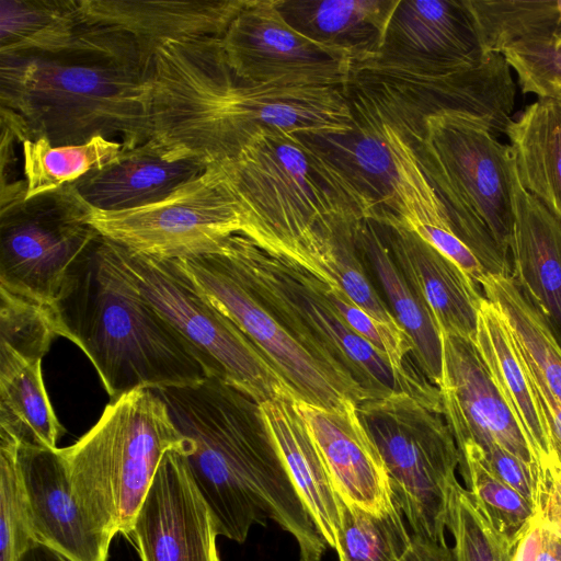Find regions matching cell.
Segmentation results:
<instances>
[{
    "mask_svg": "<svg viewBox=\"0 0 561 561\" xmlns=\"http://www.w3.org/2000/svg\"><path fill=\"white\" fill-rule=\"evenodd\" d=\"M146 73L149 140L209 164L231 160L263 130L341 135L352 129L343 90L244 80L229 65L220 37L168 43L154 50Z\"/></svg>",
    "mask_w": 561,
    "mask_h": 561,
    "instance_id": "1",
    "label": "cell"
},
{
    "mask_svg": "<svg viewBox=\"0 0 561 561\" xmlns=\"http://www.w3.org/2000/svg\"><path fill=\"white\" fill-rule=\"evenodd\" d=\"M153 391L184 438L183 454L219 536L242 543L253 525L271 519L296 540L300 561H320L328 545L277 451L260 403L216 377Z\"/></svg>",
    "mask_w": 561,
    "mask_h": 561,
    "instance_id": "2",
    "label": "cell"
},
{
    "mask_svg": "<svg viewBox=\"0 0 561 561\" xmlns=\"http://www.w3.org/2000/svg\"><path fill=\"white\" fill-rule=\"evenodd\" d=\"M54 316L57 335L85 354L111 400L208 377L191 345L138 291L102 236L70 270Z\"/></svg>",
    "mask_w": 561,
    "mask_h": 561,
    "instance_id": "3",
    "label": "cell"
},
{
    "mask_svg": "<svg viewBox=\"0 0 561 561\" xmlns=\"http://www.w3.org/2000/svg\"><path fill=\"white\" fill-rule=\"evenodd\" d=\"M146 71L1 53V107L21 118L27 139L64 146L101 136L131 150L151 137Z\"/></svg>",
    "mask_w": 561,
    "mask_h": 561,
    "instance_id": "4",
    "label": "cell"
},
{
    "mask_svg": "<svg viewBox=\"0 0 561 561\" xmlns=\"http://www.w3.org/2000/svg\"><path fill=\"white\" fill-rule=\"evenodd\" d=\"M219 164L244 219L242 234L263 249L285 253L318 231L366 219L355 188L305 136L263 130Z\"/></svg>",
    "mask_w": 561,
    "mask_h": 561,
    "instance_id": "5",
    "label": "cell"
},
{
    "mask_svg": "<svg viewBox=\"0 0 561 561\" xmlns=\"http://www.w3.org/2000/svg\"><path fill=\"white\" fill-rule=\"evenodd\" d=\"M405 136L454 233L491 276H512L513 157L482 119L437 111L417 122L387 116ZM386 117V118H387Z\"/></svg>",
    "mask_w": 561,
    "mask_h": 561,
    "instance_id": "6",
    "label": "cell"
},
{
    "mask_svg": "<svg viewBox=\"0 0 561 561\" xmlns=\"http://www.w3.org/2000/svg\"><path fill=\"white\" fill-rule=\"evenodd\" d=\"M184 450V438L165 402L136 389L104 408L72 445L58 448L71 492L89 524L112 540L129 538L163 456Z\"/></svg>",
    "mask_w": 561,
    "mask_h": 561,
    "instance_id": "7",
    "label": "cell"
},
{
    "mask_svg": "<svg viewBox=\"0 0 561 561\" xmlns=\"http://www.w3.org/2000/svg\"><path fill=\"white\" fill-rule=\"evenodd\" d=\"M252 294L314 355L371 399L402 391L388 359L354 332L329 300L323 277L236 233L218 250Z\"/></svg>",
    "mask_w": 561,
    "mask_h": 561,
    "instance_id": "8",
    "label": "cell"
},
{
    "mask_svg": "<svg viewBox=\"0 0 561 561\" xmlns=\"http://www.w3.org/2000/svg\"><path fill=\"white\" fill-rule=\"evenodd\" d=\"M413 531L446 543L459 450L444 413L402 391L356 404Z\"/></svg>",
    "mask_w": 561,
    "mask_h": 561,
    "instance_id": "9",
    "label": "cell"
},
{
    "mask_svg": "<svg viewBox=\"0 0 561 561\" xmlns=\"http://www.w3.org/2000/svg\"><path fill=\"white\" fill-rule=\"evenodd\" d=\"M112 244L138 291L186 340L208 377L226 381L257 403L294 393L254 343L201 297L171 261L142 256Z\"/></svg>",
    "mask_w": 561,
    "mask_h": 561,
    "instance_id": "10",
    "label": "cell"
},
{
    "mask_svg": "<svg viewBox=\"0 0 561 561\" xmlns=\"http://www.w3.org/2000/svg\"><path fill=\"white\" fill-rule=\"evenodd\" d=\"M72 183L1 203L0 289L54 309L72 266L101 237Z\"/></svg>",
    "mask_w": 561,
    "mask_h": 561,
    "instance_id": "11",
    "label": "cell"
},
{
    "mask_svg": "<svg viewBox=\"0 0 561 561\" xmlns=\"http://www.w3.org/2000/svg\"><path fill=\"white\" fill-rule=\"evenodd\" d=\"M183 279L262 352L298 401L328 410L370 400L356 382L309 351L240 280L219 251L171 261Z\"/></svg>",
    "mask_w": 561,
    "mask_h": 561,
    "instance_id": "12",
    "label": "cell"
},
{
    "mask_svg": "<svg viewBox=\"0 0 561 561\" xmlns=\"http://www.w3.org/2000/svg\"><path fill=\"white\" fill-rule=\"evenodd\" d=\"M89 220L103 238L160 261L215 252L244 230L240 206L219 163L157 203L119 211L91 208Z\"/></svg>",
    "mask_w": 561,
    "mask_h": 561,
    "instance_id": "13",
    "label": "cell"
},
{
    "mask_svg": "<svg viewBox=\"0 0 561 561\" xmlns=\"http://www.w3.org/2000/svg\"><path fill=\"white\" fill-rule=\"evenodd\" d=\"M229 65L253 83L328 87L346 92L355 65L293 28L276 0H248L220 37Z\"/></svg>",
    "mask_w": 561,
    "mask_h": 561,
    "instance_id": "14",
    "label": "cell"
},
{
    "mask_svg": "<svg viewBox=\"0 0 561 561\" xmlns=\"http://www.w3.org/2000/svg\"><path fill=\"white\" fill-rule=\"evenodd\" d=\"M486 55L463 0H400L379 57L354 72L435 78L472 68Z\"/></svg>",
    "mask_w": 561,
    "mask_h": 561,
    "instance_id": "15",
    "label": "cell"
},
{
    "mask_svg": "<svg viewBox=\"0 0 561 561\" xmlns=\"http://www.w3.org/2000/svg\"><path fill=\"white\" fill-rule=\"evenodd\" d=\"M0 53L147 70L129 35L88 20L78 0H1Z\"/></svg>",
    "mask_w": 561,
    "mask_h": 561,
    "instance_id": "16",
    "label": "cell"
},
{
    "mask_svg": "<svg viewBox=\"0 0 561 561\" xmlns=\"http://www.w3.org/2000/svg\"><path fill=\"white\" fill-rule=\"evenodd\" d=\"M215 516L182 450L162 458L129 539L141 561H220Z\"/></svg>",
    "mask_w": 561,
    "mask_h": 561,
    "instance_id": "17",
    "label": "cell"
},
{
    "mask_svg": "<svg viewBox=\"0 0 561 561\" xmlns=\"http://www.w3.org/2000/svg\"><path fill=\"white\" fill-rule=\"evenodd\" d=\"M443 375L438 386L446 422L457 446L493 439L537 470L540 463L500 391L476 341L442 332Z\"/></svg>",
    "mask_w": 561,
    "mask_h": 561,
    "instance_id": "18",
    "label": "cell"
},
{
    "mask_svg": "<svg viewBox=\"0 0 561 561\" xmlns=\"http://www.w3.org/2000/svg\"><path fill=\"white\" fill-rule=\"evenodd\" d=\"M297 407L339 497L374 514L392 508L388 472L356 403L346 400L341 408L328 410L297 400Z\"/></svg>",
    "mask_w": 561,
    "mask_h": 561,
    "instance_id": "19",
    "label": "cell"
},
{
    "mask_svg": "<svg viewBox=\"0 0 561 561\" xmlns=\"http://www.w3.org/2000/svg\"><path fill=\"white\" fill-rule=\"evenodd\" d=\"M18 459L36 541L67 561H107L112 540L84 517L58 448L20 443Z\"/></svg>",
    "mask_w": 561,
    "mask_h": 561,
    "instance_id": "20",
    "label": "cell"
},
{
    "mask_svg": "<svg viewBox=\"0 0 561 561\" xmlns=\"http://www.w3.org/2000/svg\"><path fill=\"white\" fill-rule=\"evenodd\" d=\"M247 2L78 0V5L88 20L133 37L149 61L168 43L221 37Z\"/></svg>",
    "mask_w": 561,
    "mask_h": 561,
    "instance_id": "21",
    "label": "cell"
},
{
    "mask_svg": "<svg viewBox=\"0 0 561 561\" xmlns=\"http://www.w3.org/2000/svg\"><path fill=\"white\" fill-rule=\"evenodd\" d=\"M209 163L148 140L72 183L93 209L119 211L157 203L203 173Z\"/></svg>",
    "mask_w": 561,
    "mask_h": 561,
    "instance_id": "22",
    "label": "cell"
},
{
    "mask_svg": "<svg viewBox=\"0 0 561 561\" xmlns=\"http://www.w3.org/2000/svg\"><path fill=\"white\" fill-rule=\"evenodd\" d=\"M512 277L561 347V222L511 174Z\"/></svg>",
    "mask_w": 561,
    "mask_h": 561,
    "instance_id": "23",
    "label": "cell"
},
{
    "mask_svg": "<svg viewBox=\"0 0 561 561\" xmlns=\"http://www.w3.org/2000/svg\"><path fill=\"white\" fill-rule=\"evenodd\" d=\"M380 225L394 262L432 311L440 332L476 340L484 297L477 284L411 229L399 222Z\"/></svg>",
    "mask_w": 561,
    "mask_h": 561,
    "instance_id": "24",
    "label": "cell"
},
{
    "mask_svg": "<svg viewBox=\"0 0 561 561\" xmlns=\"http://www.w3.org/2000/svg\"><path fill=\"white\" fill-rule=\"evenodd\" d=\"M260 408L294 485L327 545L334 549L342 500L298 410L297 398L284 393L260 403Z\"/></svg>",
    "mask_w": 561,
    "mask_h": 561,
    "instance_id": "25",
    "label": "cell"
},
{
    "mask_svg": "<svg viewBox=\"0 0 561 561\" xmlns=\"http://www.w3.org/2000/svg\"><path fill=\"white\" fill-rule=\"evenodd\" d=\"M399 1L276 0V7L293 28L316 43L345 53L356 69L379 57Z\"/></svg>",
    "mask_w": 561,
    "mask_h": 561,
    "instance_id": "26",
    "label": "cell"
},
{
    "mask_svg": "<svg viewBox=\"0 0 561 561\" xmlns=\"http://www.w3.org/2000/svg\"><path fill=\"white\" fill-rule=\"evenodd\" d=\"M356 242L375 272L393 317L412 341L420 370L438 388L443 375V340L432 311L398 267L377 221L363 219L357 226Z\"/></svg>",
    "mask_w": 561,
    "mask_h": 561,
    "instance_id": "27",
    "label": "cell"
},
{
    "mask_svg": "<svg viewBox=\"0 0 561 561\" xmlns=\"http://www.w3.org/2000/svg\"><path fill=\"white\" fill-rule=\"evenodd\" d=\"M505 135L519 183L561 222V102L538 99Z\"/></svg>",
    "mask_w": 561,
    "mask_h": 561,
    "instance_id": "28",
    "label": "cell"
},
{
    "mask_svg": "<svg viewBox=\"0 0 561 561\" xmlns=\"http://www.w3.org/2000/svg\"><path fill=\"white\" fill-rule=\"evenodd\" d=\"M476 344L541 465L551 455L548 434L524 362L497 308L483 297Z\"/></svg>",
    "mask_w": 561,
    "mask_h": 561,
    "instance_id": "29",
    "label": "cell"
},
{
    "mask_svg": "<svg viewBox=\"0 0 561 561\" xmlns=\"http://www.w3.org/2000/svg\"><path fill=\"white\" fill-rule=\"evenodd\" d=\"M0 428L21 444L57 448L65 430L47 394L41 358L0 350Z\"/></svg>",
    "mask_w": 561,
    "mask_h": 561,
    "instance_id": "30",
    "label": "cell"
},
{
    "mask_svg": "<svg viewBox=\"0 0 561 561\" xmlns=\"http://www.w3.org/2000/svg\"><path fill=\"white\" fill-rule=\"evenodd\" d=\"M504 318L530 375L561 403V347L512 276H488L481 285Z\"/></svg>",
    "mask_w": 561,
    "mask_h": 561,
    "instance_id": "31",
    "label": "cell"
},
{
    "mask_svg": "<svg viewBox=\"0 0 561 561\" xmlns=\"http://www.w3.org/2000/svg\"><path fill=\"white\" fill-rule=\"evenodd\" d=\"M122 141L95 137L79 145L53 146L45 138L22 141L25 198L55 191L115 161Z\"/></svg>",
    "mask_w": 561,
    "mask_h": 561,
    "instance_id": "32",
    "label": "cell"
},
{
    "mask_svg": "<svg viewBox=\"0 0 561 561\" xmlns=\"http://www.w3.org/2000/svg\"><path fill=\"white\" fill-rule=\"evenodd\" d=\"M484 55L531 41L556 37L561 0H463Z\"/></svg>",
    "mask_w": 561,
    "mask_h": 561,
    "instance_id": "33",
    "label": "cell"
},
{
    "mask_svg": "<svg viewBox=\"0 0 561 561\" xmlns=\"http://www.w3.org/2000/svg\"><path fill=\"white\" fill-rule=\"evenodd\" d=\"M403 516L396 502L389 511L374 514L342 501L334 548L339 561H401L412 543Z\"/></svg>",
    "mask_w": 561,
    "mask_h": 561,
    "instance_id": "34",
    "label": "cell"
},
{
    "mask_svg": "<svg viewBox=\"0 0 561 561\" xmlns=\"http://www.w3.org/2000/svg\"><path fill=\"white\" fill-rule=\"evenodd\" d=\"M459 468L472 494L493 527L515 547L533 520L535 507L483 465L476 444L458 445Z\"/></svg>",
    "mask_w": 561,
    "mask_h": 561,
    "instance_id": "35",
    "label": "cell"
},
{
    "mask_svg": "<svg viewBox=\"0 0 561 561\" xmlns=\"http://www.w3.org/2000/svg\"><path fill=\"white\" fill-rule=\"evenodd\" d=\"M19 445L10 431L0 428V561H18L37 542L19 466Z\"/></svg>",
    "mask_w": 561,
    "mask_h": 561,
    "instance_id": "36",
    "label": "cell"
},
{
    "mask_svg": "<svg viewBox=\"0 0 561 561\" xmlns=\"http://www.w3.org/2000/svg\"><path fill=\"white\" fill-rule=\"evenodd\" d=\"M447 529L454 537V561H513L515 547L459 482L450 496Z\"/></svg>",
    "mask_w": 561,
    "mask_h": 561,
    "instance_id": "37",
    "label": "cell"
},
{
    "mask_svg": "<svg viewBox=\"0 0 561 561\" xmlns=\"http://www.w3.org/2000/svg\"><path fill=\"white\" fill-rule=\"evenodd\" d=\"M56 336L54 309L0 289V350L43 359Z\"/></svg>",
    "mask_w": 561,
    "mask_h": 561,
    "instance_id": "38",
    "label": "cell"
},
{
    "mask_svg": "<svg viewBox=\"0 0 561 561\" xmlns=\"http://www.w3.org/2000/svg\"><path fill=\"white\" fill-rule=\"evenodd\" d=\"M523 93L549 98L561 89V42L556 37L516 45L503 53Z\"/></svg>",
    "mask_w": 561,
    "mask_h": 561,
    "instance_id": "39",
    "label": "cell"
},
{
    "mask_svg": "<svg viewBox=\"0 0 561 561\" xmlns=\"http://www.w3.org/2000/svg\"><path fill=\"white\" fill-rule=\"evenodd\" d=\"M486 469L497 479L536 505L539 470L508 451L493 439L477 445Z\"/></svg>",
    "mask_w": 561,
    "mask_h": 561,
    "instance_id": "40",
    "label": "cell"
},
{
    "mask_svg": "<svg viewBox=\"0 0 561 561\" xmlns=\"http://www.w3.org/2000/svg\"><path fill=\"white\" fill-rule=\"evenodd\" d=\"M535 510L541 522L561 537V466L552 454L540 465Z\"/></svg>",
    "mask_w": 561,
    "mask_h": 561,
    "instance_id": "41",
    "label": "cell"
},
{
    "mask_svg": "<svg viewBox=\"0 0 561 561\" xmlns=\"http://www.w3.org/2000/svg\"><path fill=\"white\" fill-rule=\"evenodd\" d=\"M526 371L548 434L551 454L561 466V403L542 382L530 375L527 368Z\"/></svg>",
    "mask_w": 561,
    "mask_h": 561,
    "instance_id": "42",
    "label": "cell"
},
{
    "mask_svg": "<svg viewBox=\"0 0 561 561\" xmlns=\"http://www.w3.org/2000/svg\"><path fill=\"white\" fill-rule=\"evenodd\" d=\"M401 561H454V554L447 543L412 535L411 547Z\"/></svg>",
    "mask_w": 561,
    "mask_h": 561,
    "instance_id": "43",
    "label": "cell"
},
{
    "mask_svg": "<svg viewBox=\"0 0 561 561\" xmlns=\"http://www.w3.org/2000/svg\"><path fill=\"white\" fill-rule=\"evenodd\" d=\"M541 520L535 514L529 526L515 546L513 561H536L541 540Z\"/></svg>",
    "mask_w": 561,
    "mask_h": 561,
    "instance_id": "44",
    "label": "cell"
},
{
    "mask_svg": "<svg viewBox=\"0 0 561 561\" xmlns=\"http://www.w3.org/2000/svg\"><path fill=\"white\" fill-rule=\"evenodd\" d=\"M541 524V540L536 561H561V537L542 522Z\"/></svg>",
    "mask_w": 561,
    "mask_h": 561,
    "instance_id": "45",
    "label": "cell"
},
{
    "mask_svg": "<svg viewBox=\"0 0 561 561\" xmlns=\"http://www.w3.org/2000/svg\"><path fill=\"white\" fill-rule=\"evenodd\" d=\"M18 561H67L57 552L43 543L36 542L30 547Z\"/></svg>",
    "mask_w": 561,
    "mask_h": 561,
    "instance_id": "46",
    "label": "cell"
},
{
    "mask_svg": "<svg viewBox=\"0 0 561 561\" xmlns=\"http://www.w3.org/2000/svg\"><path fill=\"white\" fill-rule=\"evenodd\" d=\"M549 98H554L557 99L559 102H561V89L556 91Z\"/></svg>",
    "mask_w": 561,
    "mask_h": 561,
    "instance_id": "47",
    "label": "cell"
},
{
    "mask_svg": "<svg viewBox=\"0 0 561 561\" xmlns=\"http://www.w3.org/2000/svg\"><path fill=\"white\" fill-rule=\"evenodd\" d=\"M556 38L561 42V21H560L557 32H556Z\"/></svg>",
    "mask_w": 561,
    "mask_h": 561,
    "instance_id": "48",
    "label": "cell"
}]
</instances>
